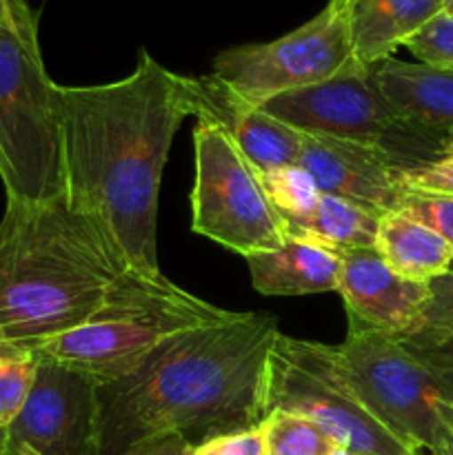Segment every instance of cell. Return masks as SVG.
I'll return each instance as SVG.
<instances>
[{
  "label": "cell",
  "instance_id": "obj_1",
  "mask_svg": "<svg viewBox=\"0 0 453 455\" xmlns=\"http://www.w3.org/2000/svg\"><path fill=\"white\" fill-rule=\"evenodd\" d=\"M65 200L102 227L129 269L160 274L158 198L182 120L194 116L189 76L142 49L124 78L62 87Z\"/></svg>",
  "mask_w": 453,
  "mask_h": 455
},
{
  "label": "cell",
  "instance_id": "obj_2",
  "mask_svg": "<svg viewBox=\"0 0 453 455\" xmlns=\"http://www.w3.org/2000/svg\"><path fill=\"white\" fill-rule=\"evenodd\" d=\"M274 314H238L155 347L127 373L98 382V455H129L180 435L198 444L266 418Z\"/></svg>",
  "mask_w": 453,
  "mask_h": 455
},
{
  "label": "cell",
  "instance_id": "obj_3",
  "mask_svg": "<svg viewBox=\"0 0 453 455\" xmlns=\"http://www.w3.org/2000/svg\"><path fill=\"white\" fill-rule=\"evenodd\" d=\"M127 262L96 220L67 204L13 203L0 220V342L34 349L100 307Z\"/></svg>",
  "mask_w": 453,
  "mask_h": 455
},
{
  "label": "cell",
  "instance_id": "obj_4",
  "mask_svg": "<svg viewBox=\"0 0 453 455\" xmlns=\"http://www.w3.org/2000/svg\"><path fill=\"white\" fill-rule=\"evenodd\" d=\"M0 180L13 203L65 196L60 84L44 69L27 0L0 18Z\"/></svg>",
  "mask_w": 453,
  "mask_h": 455
},
{
  "label": "cell",
  "instance_id": "obj_5",
  "mask_svg": "<svg viewBox=\"0 0 453 455\" xmlns=\"http://www.w3.org/2000/svg\"><path fill=\"white\" fill-rule=\"evenodd\" d=\"M229 315L231 311L178 287L163 271L127 269L83 324L49 338L36 347L34 355L58 360L105 382L127 373L163 342Z\"/></svg>",
  "mask_w": 453,
  "mask_h": 455
},
{
  "label": "cell",
  "instance_id": "obj_6",
  "mask_svg": "<svg viewBox=\"0 0 453 455\" xmlns=\"http://www.w3.org/2000/svg\"><path fill=\"white\" fill-rule=\"evenodd\" d=\"M338 376L360 403L416 451H433L453 422V382L417 360L398 336L349 329L327 345Z\"/></svg>",
  "mask_w": 453,
  "mask_h": 455
},
{
  "label": "cell",
  "instance_id": "obj_7",
  "mask_svg": "<svg viewBox=\"0 0 453 455\" xmlns=\"http://www.w3.org/2000/svg\"><path fill=\"white\" fill-rule=\"evenodd\" d=\"M260 109L306 136L338 138L386 151L404 172L442 158V138L404 118L380 92L371 67L360 62L324 83L280 93Z\"/></svg>",
  "mask_w": 453,
  "mask_h": 455
},
{
  "label": "cell",
  "instance_id": "obj_8",
  "mask_svg": "<svg viewBox=\"0 0 453 455\" xmlns=\"http://www.w3.org/2000/svg\"><path fill=\"white\" fill-rule=\"evenodd\" d=\"M195 182L191 191V229L242 258L280 249L284 222L229 133L198 120L194 129Z\"/></svg>",
  "mask_w": 453,
  "mask_h": 455
},
{
  "label": "cell",
  "instance_id": "obj_9",
  "mask_svg": "<svg viewBox=\"0 0 453 455\" xmlns=\"http://www.w3.org/2000/svg\"><path fill=\"white\" fill-rule=\"evenodd\" d=\"M287 411L306 418L338 449L358 455H422L391 434L358 395L342 382L329 360L327 345L280 333L271 351L266 413Z\"/></svg>",
  "mask_w": 453,
  "mask_h": 455
},
{
  "label": "cell",
  "instance_id": "obj_10",
  "mask_svg": "<svg viewBox=\"0 0 453 455\" xmlns=\"http://www.w3.org/2000/svg\"><path fill=\"white\" fill-rule=\"evenodd\" d=\"M354 62L358 60L345 7L329 0L318 16L271 43L220 52L213 58L211 74L240 98L260 107L280 93L324 83Z\"/></svg>",
  "mask_w": 453,
  "mask_h": 455
},
{
  "label": "cell",
  "instance_id": "obj_11",
  "mask_svg": "<svg viewBox=\"0 0 453 455\" xmlns=\"http://www.w3.org/2000/svg\"><path fill=\"white\" fill-rule=\"evenodd\" d=\"M3 434L7 451L27 447L38 455H98V380L36 355L29 394Z\"/></svg>",
  "mask_w": 453,
  "mask_h": 455
},
{
  "label": "cell",
  "instance_id": "obj_12",
  "mask_svg": "<svg viewBox=\"0 0 453 455\" xmlns=\"http://www.w3.org/2000/svg\"><path fill=\"white\" fill-rule=\"evenodd\" d=\"M298 164L309 172L320 194L336 196L380 218L400 212L409 194L402 164L386 151L360 142L302 133Z\"/></svg>",
  "mask_w": 453,
  "mask_h": 455
},
{
  "label": "cell",
  "instance_id": "obj_13",
  "mask_svg": "<svg viewBox=\"0 0 453 455\" xmlns=\"http://www.w3.org/2000/svg\"><path fill=\"white\" fill-rule=\"evenodd\" d=\"M338 289L345 300L349 329L393 333L402 338L417 329L429 284L395 274L376 247L342 249Z\"/></svg>",
  "mask_w": 453,
  "mask_h": 455
},
{
  "label": "cell",
  "instance_id": "obj_14",
  "mask_svg": "<svg viewBox=\"0 0 453 455\" xmlns=\"http://www.w3.org/2000/svg\"><path fill=\"white\" fill-rule=\"evenodd\" d=\"M189 92L195 118L220 124L260 176L298 164L302 149L300 132L240 98L213 74L198 78L189 76Z\"/></svg>",
  "mask_w": 453,
  "mask_h": 455
},
{
  "label": "cell",
  "instance_id": "obj_15",
  "mask_svg": "<svg viewBox=\"0 0 453 455\" xmlns=\"http://www.w3.org/2000/svg\"><path fill=\"white\" fill-rule=\"evenodd\" d=\"M371 74L404 118L442 138L444 145V138L453 132V69L391 56L373 65Z\"/></svg>",
  "mask_w": 453,
  "mask_h": 455
},
{
  "label": "cell",
  "instance_id": "obj_16",
  "mask_svg": "<svg viewBox=\"0 0 453 455\" xmlns=\"http://www.w3.org/2000/svg\"><path fill=\"white\" fill-rule=\"evenodd\" d=\"M342 7L355 60L373 67L442 13L444 0H345Z\"/></svg>",
  "mask_w": 453,
  "mask_h": 455
},
{
  "label": "cell",
  "instance_id": "obj_17",
  "mask_svg": "<svg viewBox=\"0 0 453 455\" xmlns=\"http://www.w3.org/2000/svg\"><path fill=\"white\" fill-rule=\"evenodd\" d=\"M253 289L265 296H309L336 291L340 280V253L320 243L287 238L274 251L244 258Z\"/></svg>",
  "mask_w": 453,
  "mask_h": 455
},
{
  "label": "cell",
  "instance_id": "obj_18",
  "mask_svg": "<svg viewBox=\"0 0 453 455\" xmlns=\"http://www.w3.org/2000/svg\"><path fill=\"white\" fill-rule=\"evenodd\" d=\"M376 249L395 274L413 283H429L449 271L453 260V249L447 240L402 212L380 218Z\"/></svg>",
  "mask_w": 453,
  "mask_h": 455
},
{
  "label": "cell",
  "instance_id": "obj_19",
  "mask_svg": "<svg viewBox=\"0 0 453 455\" xmlns=\"http://www.w3.org/2000/svg\"><path fill=\"white\" fill-rule=\"evenodd\" d=\"M287 238L311 240L336 251L376 247L380 216L336 196L322 194L309 213L282 218Z\"/></svg>",
  "mask_w": 453,
  "mask_h": 455
},
{
  "label": "cell",
  "instance_id": "obj_20",
  "mask_svg": "<svg viewBox=\"0 0 453 455\" xmlns=\"http://www.w3.org/2000/svg\"><path fill=\"white\" fill-rule=\"evenodd\" d=\"M266 455H329L338 449L320 427L287 411H269L262 420Z\"/></svg>",
  "mask_w": 453,
  "mask_h": 455
},
{
  "label": "cell",
  "instance_id": "obj_21",
  "mask_svg": "<svg viewBox=\"0 0 453 455\" xmlns=\"http://www.w3.org/2000/svg\"><path fill=\"white\" fill-rule=\"evenodd\" d=\"M260 178L266 196L271 198L274 207L278 209L280 218L305 216L315 207V203L322 196L314 178L300 164L274 169L269 173H262Z\"/></svg>",
  "mask_w": 453,
  "mask_h": 455
},
{
  "label": "cell",
  "instance_id": "obj_22",
  "mask_svg": "<svg viewBox=\"0 0 453 455\" xmlns=\"http://www.w3.org/2000/svg\"><path fill=\"white\" fill-rule=\"evenodd\" d=\"M34 354L27 351L0 354V431L7 429L20 411L34 380Z\"/></svg>",
  "mask_w": 453,
  "mask_h": 455
},
{
  "label": "cell",
  "instance_id": "obj_23",
  "mask_svg": "<svg viewBox=\"0 0 453 455\" xmlns=\"http://www.w3.org/2000/svg\"><path fill=\"white\" fill-rule=\"evenodd\" d=\"M426 284L429 298L422 307L417 329L409 336L420 340H453V274L444 271Z\"/></svg>",
  "mask_w": 453,
  "mask_h": 455
},
{
  "label": "cell",
  "instance_id": "obj_24",
  "mask_svg": "<svg viewBox=\"0 0 453 455\" xmlns=\"http://www.w3.org/2000/svg\"><path fill=\"white\" fill-rule=\"evenodd\" d=\"M417 62L453 69V18L438 13L404 44Z\"/></svg>",
  "mask_w": 453,
  "mask_h": 455
},
{
  "label": "cell",
  "instance_id": "obj_25",
  "mask_svg": "<svg viewBox=\"0 0 453 455\" xmlns=\"http://www.w3.org/2000/svg\"><path fill=\"white\" fill-rule=\"evenodd\" d=\"M400 212L429 227L453 249V196L409 191Z\"/></svg>",
  "mask_w": 453,
  "mask_h": 455
},
{
  "label": "cell",
  "instance_id": "obj_26",
  "mask_svg": "<svg viewBox=\"0 0 453 455\" xmlns=\"http://www.w3.org/2000/svg\"><path fill=\"white\" fill-rule=\"evenodd\" d=\"M191 455H266L265 431H262V425H258L251 429L211 435L194 444Z\"/></svg>",
  "mask_w": 453,
  "mask_h": 455
},
{
  "label": "cell",
  "instance_id": "obj_27",
  "mask_svg": "<svg viewBox=\"0 0 453 455\" xmlns=\"http://www.w3.org/2000/svg\"><path fill=\"white\" fill-rule=\"evenodd\" d=\"M402 178L407 191L453 196V158H438L433 163L407 169Z\"/></svg>",
  "mask_w": 453,
  "mask_h": 455
},
{
  "label": "cell",
  "instance_id": "obj_28",
  "mask_svg": "<svg viewBox=\"0 0 453 455\" xmlns=\"http://www.w3.org/2000/svg\"><path fill=\"white\" fill-rule=\"evenodd\" d=\"M400 342L426 367L453 382V340H420V338L404 336L400 338Z\"/></svg>",
  "mask_w": 453,
  "mask_h": 455
},
{
  "label": "cell",
  "instance_id": "obj_29",
  "mask_svg": "<svg viewBox=\"0 0 453 455\" xmlns=\"http://www.w3.org/2000/svg\"><path fill=\"white\" fill-rule=\"evenodd\" d=\"M194 444L187 443L180 435H169V438L155 440V443L145 444V447L136 449L129 455H191Z\"/></svg>",
  "mask_w": 453,
  "mask_h": 455
},
{
  "label": "cell",
  "instance_id": "obj_30",
  "mask_svg": "<svg viewBox=\"0 0 453 455\" xmlns=\"http://www.w3.org/2000/svg\"><path fill=\"white\" fill-rule=\"evenodd\" d=\"M429 455H453V427L442 435V440L438 443V447H435Z\"/></svg>",
  "mask_w": 453,
  "mask_h": 455
},
{
  "label": "cell",
  "instance_id": "obj_31",
  "mask_svg": "<svg viewBox=\"0 0 453 455\" xmlns=\"http://www.w3.org/2000/svg\"><path fill=\"white\" fill-rule=\"evenodd\" d=\"M442 158H453V132L444 138L442 145Z\"/></svg>",
  "mask_w": 453,
  "mask_h": 455
},
{
  "label": "cell",
  "instance_id": "obj_32",
  "mask_svg": "<svg viewBox=\"0 0 453 455\" xmlns=\"http://www.w3.org/2000/svg\"><path fill=\"white\" fill-rule=\"evenodd\" d=\"M9 455H38V453H34L31 449H27V447H18V449H13V451H9Z\"/></svg>",
  "mask_w": 453,
  "mask_h": 455
},
{
  "label": "cell",
  "instance_id": "obj_33",
  "mask_svg": "<svg viewBox=\"0 0 453 455\" xmlns=\"http://www.w3.org/2000/svg\"><path fill=\"white\" fill-rule=\"evenodd\" d=\"M13 4V0H0V18L9 12V7Z\"/></svg>",
  "mask_w": 453,
  "mask_h": 455
},
{
  "label": "cell",
  "instance_id": "obj_34",
  "mask_svg": "<svg viewBox=\"0 0 453 455\" xmlns=\"http://www.w3.org/2000/svg\"><path fill=\"white\" fill-rule=\"evenodd\" d=\"M442 13H447V16H451V18H453V0H444Z\"/></svg>",
  "mask_w": 453,
  "mask_h": 455
},
{
  "label": "cell",
  "instance_id": "obj_35",
  "mask_svg": "<svg viewBox=\"0 0 453 455\" xmlns=\"http://www.w3.org/2000/svg\"><path fill=\"white\" fill-rule=\"evenodd\" d=\"M0 455H9L7 447H4V434H3V431H0Z\"/></svg>",
  "mask_w": 453,
  "mask_h": 455
},
{
  "label": "cell",
  "instance_id": "obj_36",
  "mask_svg": "<svg viewBox=\"0 0 453 455\" xmlns=\"http://www.w3.org/2000/svg\"><path fill=\"white\" fill-rule=\"evenodd\" d=\"M329 455H358V453H351V451H345V449H333Z\"/></svg>",
  "mask_w": 453,
  "mask_h": 455
},
{
  "label": "cell",
  "instance_id": "obj_37",
  "mask_svg": "<svg viewBox=\"0 0 453 455\" xmlns=\"http://www.w3.org/2000/svg\"><path fill=\"white\" fill-rule=\"evenodd\" d=\"M4 351H9V349H4V347H3V342H0V354H4Z\"/></svg>",
  "mask_w": 453,
  "mask_h": 455
},
{
  "label": "cell",
  "instance_id": "obj_38",
  "mask_svg": "<svg viewBox=\"0 0 453 455\" xmlns=\"http://www.w3.org/2000/svg\"><path fill=\"white\" fill-rule=\"evenodd\" d=\"M449 271H451V274H453V260H451V265H449Z\"/></svg>",
  "mask_w": 453,
  "mask_h": 455
},
{
  "label": "cell",
  "instance_id": "obj_39",
  "mask_svg": "<svg viewBox=\"0 0 453 455\" xmlns=\"http://www.w3.org/2000/svg\"><path fill=\"white\" fill-rule=\"evenodd\" d=\"M333 3H340L342 4V3H345V0H333Z\"/></svg>",
  "mask_w": 453,
  "mask_h": 455
},
{
  "label": "cell",
  "instance_id": "obj_40",
  "mask_svg": "<svg viewBox=\"0 0 453 455\" xmlns=\"http://www.w3.org/2000/svg\"><path fill=\"white\" fill-rule=\"evenodd\" d=\"M451 427H453V422H451Z\"/></svg>",
  "mask_w": 453,
  "mask_h": 455
}]
</instances>
